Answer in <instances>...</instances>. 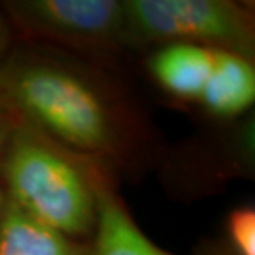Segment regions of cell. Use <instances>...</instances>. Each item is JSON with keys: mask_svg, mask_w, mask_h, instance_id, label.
<instances>
[{"mask_svg": "<svg viewBox=\"0 0 255 255\" xmlns=\"http://www.w3.org/2000/svg\"><path fill=\"white\" fill-rule=\"evenodd\" d=\"M0 96L27 123L120 179H141L164 159V139L118 70L15 40L0 66Z\"/></svg>", "mask_w": 255, "mask_h": 255, "instance_id": "1", "label": "cell"}, {"mask_svg": "<svg viewBox=\"0 0 255 255\" xmlns=\"http://www.w3.org/2000/svg\"><path fill=\"white\" fill-rule=\"evenodd\" d=\"M106 171L113 169L68 149L25 120L0 154L5 197L38 222L86 244L98 224V182Z\"/></svg>", "mask_w": 255, "mask_h": 255, "instance_id": "2", "label": "cell"}, {"mask_svg": "<svg viewBox=\"0 0 255 255\" xmlns=\"http://www.w3.org/2000/svg\"><path fill=\"white\" fill-rule=\"evenodd\" d=\"M141 58L154 88L212 125L231 123L254 111L252 60L186 43L161 45Z\"/></svg>", "mask_w": 255, "mask_h": 255, "instance_id": "3", "label": "cell"}, {"mask_svg": "<svg viewBox=\"0 0 255 255\" xmlns=\"http://www.w3.org/2000/svg\"><path fill=\"white\" fill-rule=\"evenodd\" d=\"M131 55L171 43L197 45L255 62V3L241 0H123Z\"/></svg>", "mask_w": 255, "mask_h": 255, "instance_id": "4", "label": "cell"}, {"mask_svg": "<svg viewBox=\"0 0 255 255\" xmlns=\"http://www.w3.org/2000/svg\"><path fill=\"white\" fill-rule=\"evenodd\" d=\"M17 42L76 55L118 70L129 58L123 0H3Z\"/></svg>", "mask_w": 255, "mask_h": 255, "instance_id": "5", "label": "cell"}, {"mask_svg": "<svg viewBox=\"0 0 255 255\" xmlns=\"http://www.w3.org/2000/svg\"><path fill=\"white\" fill-rule=\"evenodd\" d=\"M216 126L212 134L166 149L159 169L181 197L211 194L236 177H254V111Z\"/></svg>", "mask_w": 255, "mask_h": 255, "instance_id": "6", "label": "cell"}, {"mask_svg": "<svg viewBox=\"0 0 255 255\" xmlns=\"http://www.w3.org/2000/svg\"><path fill=\"white\" fill-rule=\"evenodd\" d=\"M120 177L106 171L98 182V224L90 255H172L156 246L132 219L118 191ZM194 255H232L221 241L199 244Z\"/></svg>", "mask_w": 255, "mask_h": 255, "instance_id": "7", "label": "cell"}, {"mask_svg": "<svg viewBox=\"0 0 255 255\" xmlns=\"http://www.w3.org/2000/svg\"><path fill=\"white\" fill-rule=\"evenodd\" d=\"M90 244L73 241L53 231L7 197L3 199L0 212V255H90Z\"/></svg>", "mask_w": 255, "mask_h": 255, "instance_id": "8", "label": "cell"}, {"mask_svg": "<svg viewBox=\"0 0 255 255\" xmlns=\"http://www.w3.org/2000/svg\"><path fill=\"white\" fill-rule=\"evenodd\" d=\"M221 241L234 255H255V209L252 204L234 207L227 214Z\"/></svg>", "mask_w": 255, "mask_h": 255, "instance_id": "9", "label": "cell"}, {"mask_svg": "<svg viewBox=\"0 0 255 255\" xmlns=\"http://www.w3.org/2000/svg\"><path fill=\"white\" fill-rule=\"evenodd\" d=\"M20 121H22V118L18 116L17 111L0 96V154L3 152L10 136L13 134L15 128L18 126Z\"/></svg>", "mask_w": 255, "mask_h": 255, "instance_id": "10", "label": "cell"}, {"mask_svg": "<svg viewBox=\"0 0 255 255\" xmlns=\"http://www.w3.org/2000/svg\"><path fill=\"white\" fill-rule=\"evenodd\" d=\"M13 43H15V35L12 32V28H10L5 15L2 13V10H0V66H2L7 55L10 53Z\"/></svg>", "mask_w": 255, "mask_h": 255, "instance_id": "11", "label": "cell"}, {"mask_svg": "<svg viewBox=\"0 0 255 255\" xmlns=\"http://www.w3.org/2000/svg\"><path fill=\"white\" fill-rule=\"evenodd\" d=\"M3 199H5V194H3V187H2V182H0V212H2Z\"/></svg>", "mask_w": 255, "mask_h": 255, "instance_id": "12", "label": "cell"}]
</instances>
